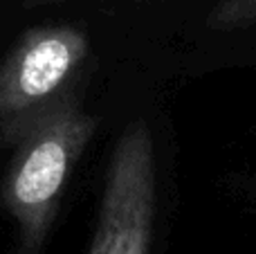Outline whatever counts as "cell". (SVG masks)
Returning a JSON list of instances; mask_svg holds the SVG:
<instances>
[{
  "label": "cell",
  "mask_w": 256,
  "mask_h": 254,
  "mask_svg": "<svg viewBox=\"0 0 256 254\" xmlns=\"http://www.w3.org/2000/svg\"><path fill=\"white\" fill-rule=\"evenodd\" d=\"M94 128V117L66 97L16 130L2 202L20 228L27 250L43 243L68 178Z\"/></svg>",
  "instance_id": "cell-1"
},
{
  "label": "cell",
  "mask_w": 256,
  "mask_h": 254,
  "mask_svg": "<svg viewBox=\"0 0 256 254\" xmlns=\"http://www.w3.org/2000/svg\"><path fill=\"white\" fill-rule=\"evenodd\" d=\"M158 174L150 128L132 122L110 156L90 254H148L153 241Z\"/></svg>",
  "instance_id": "cell-2"
},
{
  "label": "cell",
  "mask_w": 256,
  "mask_h": 254,
  "mask_svg": "<svg viewBox=\"0 0 256 254\" xmlns=\"http://www.w3.org/2000/svg\"><path fill=\"white\" fill-rule=\"evenodd\" d=\"M88 36L70 25L27 30L0 63V124L16 133L48 110L88 56Z\"/></svg>",
  "instance_id": "cell-3"
},
{
  "label": "cell",
  "mask_w": 256,
  "mask_h": 254,
  "mask_svg": "<svg viewBox=\"0 0 256 254\" xmlns=\"http://www.w3.org/2000/svg\"><path fill=\"white\" fill-rule=\"evenodd\" d=\"M252 25H256V0H220L207 16V27L216 32L243 30Z\"/></svg>",
  "instance_id": "cell-4"
},
{
  "label": "cell",
  "mask_w": 256,
  "mask_h": 254,
  "mask_svg": "<svg viewBox=\"0 0 256 254\" xmlns=\"http://www.w3.org/2000/svg\"><path fill=\"white\" fill-rule=\"evenodd\" d=\"M58 2H68V0H22L25 7H45V4H58Z\"/></svg>",
  "instance_id": "cell-5"
}]
</instances>
